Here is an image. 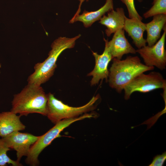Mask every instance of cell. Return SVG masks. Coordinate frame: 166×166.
Masks as SVG:
<instances>
[{
  "label": "cell",
  "mask_w": 166,
  "mask_h": 166,
  "mask_svg": "<svg viewBox=\"0 0 166 166\" xmlns=\"http://www.w3.org/2000/svg\"><path fill=\"white\" fill-rule=\"evenodd\" d=\"M152 20L145 24L147 33L146 39L148 45L152 46L160 38L161 31L166 26V14H161L153 16Z\"/></svg>",
  "instance_id": "obj_15"
},
{
  "label": "cell",
  "mask_w": 166,
  "mask_h": 166,
  "mask_svg": "<svg viewBox=\"0 0 166 166\" xmlns=\"http://www.w3.org/2000/svg\"><path fill=\"white\" fill-rule=\"evenodd\" d=\"M48 95L40 86L28 84L14 95L11 111L21 116L37 113L46 116Z\"/></svg>",
  "instance_id": "obj_2"
},
{
  "label": "cell",
  "mask_w": 166,
  "mask_h": 166,
  "mask_svg": "<svg viewBox=\"0 0 166 166\" xmlns=\"http://www.w3.org/2000/svg\"><path fill=\"white\" fill-rule=\"evenodd\" d=\"M95 60L94 69L88 74V76H92L90 81L91 85L93 86L98 84L100 80L105 79L108 81L109 74L108 66L109 62L113 59L106 44H105L104 52L101 54L92 51Z\"/></svg>",
  "instance_id": "obj_9"
},
{
  "label": "cell",
  "mask_w": 166,
  "mask_h": 166,
  "mask_svg": "<svg viewBox=\"0 0 166 166\" xmlns=\"http://www.w3.org/2000/svg\"><path fill=\"white\" fill-rule=\"evenodd\" d=\"M152 6L143 15L145 18L161 14H166V0H153Z\"/></svg>",
  "instance_id": "obj_17"
},
{
  "label": "cell",
  "mask_w": 166,
  "mask_h": 166,
  "mask_svg": "<svg viewBox=\"0 0 166 166\" xmlns=\"http://www.w3.org/2000/svg\"><path fill=\"white\" fill-rule=\"evenodd\" d=\"M123 29L131 38L133 43L138 49L146 45V39L143 37L146 30L145 24L142 21L126 17Z\"/></svg>",
  "instance_id": "obj_12"
},
{
  "label": "cell",
  "mask_w": 166,
  "mask_h": 166,
  "mask_svg": "<svg viewBox=\"0 0 166 166\" xmlns=\"http://www.w3.org/2000/svg\"><path fill=\"white\" fill-rule=\"evenodd\" d=\"M21 116L11 111L0 113V137H4L12 132L22 131L26 126L20 121Z\"/></svg>",
  "instance_id": "obj_13"
},
{
  "label": "cell",
  "mask_w": 166,
  "mask_h": 166,
  "mask_svg": "<svg viewBox=\"0 0 166 166\" xmlns=\"http://www.w3.org/2000/svg\"><path fill=\"white\" fill-rule=\"evenodd\" d=\"M10 149L2 138H0V166H6L8 164L12 166H22L19 162L13 160L7 156V152Z\"/></svg>",
  "instance_id": "obj_16"
},
{
  "label": "cell",
  "mask_w": 166,
  "mask_h": 166,
  "mask_svg": "<svg viewBox=\"0 0 166 166\" xmlns=\"http://www.w3.org/2000/svg\"><path fill=\"white\" fill-rule=\"evenodd\" d=\"M166 26L159 40L152 46L145 45L136 50L143 58L145 65L148 66H155L161 70L166 69V51L165 43L166 35Z\"/></svg>",
  "instance_id": "obj_7"
},
{
  "label": "cell",
  "mask_w": 166,
  "mask_h": 166,
  "mask_svg": "<svg viewBox=\"0 0 166 166\" xmlns=\"http://www.w3.org/2000/svg\"><path fill=\"white\" fill-rule=\"evenodd\" d=\"M139 2H141L143 1V0H137Z\"/></svg>",
  "instance_id": "obj_21"
},
{
  "label": "cell",
  "mask_w": 166,
  "mask_h": 166,
  "mask_svg": "<svg viewBox=\"0 0 166 166\" xmlns=\"http://www.w3.org/2000/svg\"><path fill=\"white\" fill-rule=\"evenodd\" d=\"M113 9V0H106L105 4L98 10L89 12L85 10L81 14L74 15L69 23L77 22H82L84 27H89L96 21L99 20L105 14Z\"/></svg>",
  "instance_id": "obj_14"
},
{
  "label": "cell",
  "mask_w": 166,
  "mask_h": 166,
  "mask_svg": "<svg viewBox=\"0 0 166 166\" xmlns=\"http://www.w3.org/2000/svg\"><path fill=\"white\" fill-rule=\"evenodd\" d=\"M126 16L123 8H117L108 12L107 15H104L99 20V23L105 26V33L109 37L117 31L123 29Z\"/></svg>",
  "instance_id": "obj_11"
},
{
  "label": "cell",
  "mask_w": 166,
  "mask_h": 166,
  "mask_svg": "<svg viewBox=\"0 0 166 166\" xmlns=\"http://www.w3.org/2000/svg\"><path fill=\"white\" fill-rule=\"evenodd\" d=\"M46 116L53 123L56 124L65 119L78 117L83 113L93 110L95 108V103L99 96H94L85 105L79 107H73L65 105L49 93L47 94Z\"/></svg>",
  "instance_id": "obj_5"
},
{
  "label": "cell",
  "mask_w": 166,
  "mask_h": 166,
  "mask_svg": "<svg viewBox=\"0 0 166 166\" xmlns=\"http://www.w3.org/2000/svg\"><path fill=\"white\" fill-rule=\"evenodd\" d=\"M166 159V152L162 155L156 156L153 159L152 163L149 165L150 166H162Z\"/></svg>",
  "instance_id": "obj_19"
},
{
  "label": "cell",
  "mask_w": 166,
  "mask_h": 166,
  "mask_svg": "<svg viewBox=\"0 0 166 166\" xmlns=\"http://www.w3.org/2000/svg\"><path fill=\"white\" fill-rule=\"evenodd\" d=\"M166 87V81L160 73L152 71L148 74H140L124 88V98L128 99L135 92L146 93Z\"/></svg>",
  "instance_id": "obj_6"
},
{
  "label": "cell",
  "mask_w": 166,
  "mask_h": 166,
  "mask_svg": "<svg viewBox=\"0 0 166 166\" xmlns=\"http://www.w3.org/2000/svg\"><path fill=\"white\" fill-rule=\"evenodd\" d=\"M81 36L79 34L72 38L60 37L54 41L47 58L43 62L35 65L34 71L28 78V84L40 86L48 81L53 74L59 55L65 49L73 48Z\"/></svg>",
  "instance_id": "obj_3"
},
{
  "label": "cell",
  "mask_w": 166,
  "mask_h": 166,
  "mask_svg": "<svg viewBox=\"0 0 166 166\" xmlns=\"http://www.w3.org/2000/svg\"><path fill=\"white\" fill-rule=\"evenodd\" d=\"M126 6L130 18L142 21V17L139 14L135 7L134 0H121Z\"/></svg>",
  "instance_id": "obj_18"
},
{
  "label": "cell",
  "mask_w": 166,
  "mask_h": 166,
  "mask_svg": "<svg viewBox=\"0 0 166 166\" xmlns=\"http://www.w3.org/2000/svg\"><path fill=\"white\" fill-rule=\"evenodd\" d=\"M1 64H0V68H1Z\"/></svg>",
  "instance_id": "obj_22"
},
{
  "label": "cell",
  "mask_w": 166,
  "mask_h": 166,
  "mask_svg": "<svg viewBox=\"0 0 166 166\" xmlns=\"http://www.w3.org/2000/svg\"><path fill=\"white\" fill-rule=\"evenodd\" d=\"M95 117L94 113H86L78 117L64 119L57 122L45 133L39 136L38 140L31 145L25 160L26 163L31 166L38 165V157L40 154L54 140L60 136V133L65 128L76 121Z\"/></svg>",
  "instance_id": "obj_4"
},
{
  "label": "cell",
  "mask_w": 166,
  "mask_h": 166,
  "mask_svg": "<svg viewBox=\"0 0 166 166\" xmlns=\"http://www.w3.org/2000/svg\"><path fill=\"white\" fill-rule=\"evenodd\" d=\"M113 59L121 60L125 54H136V50L126 38L124 29H120L116 32L112 39L109 41L104 38Z\"/></svg>",
  "instance_id": "obj_10"
},
{
  "label": "cell",
  "mask_w": 166,
  "mask_h": 166,
  "mask_svg": "<svg viewBox=\"0 0 166 166\" xmlns=\"http://www.w3.org/2000/svg\"><path fill=\"white\" fill-rule=\"evenodd\" d=\"M79 1L80 3L79 5V7L78 9L77 10L75 14L74 15H76L77 14H79L81 11V6L82 3L85 1V0L87 1L89 0H78Z\"/></svg>",
  "instance_id": "obj_20"
},
{
  "label": "cell",
  "mask_w": 166,
  "mask_h": 166,
  "mask_svg": "<svg viewBox=\"0 0 166 166\" xmlns=\"http://www.w3.org/2000/svg\"><path fill=\"white\" fill-rule=\"evenodd\" d=\"M154 68L142 63L137 56H128L123 60L113 58L108 81L110 87L121 93L124 87L136 77Z\"/></svg>",
  "instance_id": "obj_1"
},
{
  "label": "cell",
  "mask_w": 166,
  "mask_h": 166,
  "mask_svg": "<svg viewBox=\"0 0 166 166\" xmlns=\"http://www.w3.org/2000/svg\"><path fill=\"white\" fill-rule=\"evenodd\" d=\"M39 137L28 133L17 131L1 138L8 148L16 151L17 160L19 162L23 156H27L30 147Z\"/></svg>",
  "instance_id": "obj_8"
}]
</instances>
